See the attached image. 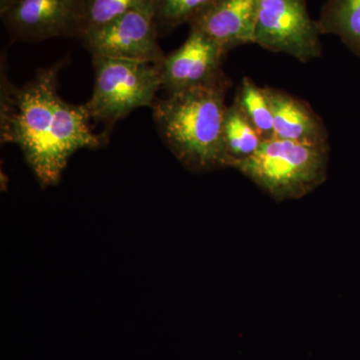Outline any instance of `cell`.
<instances>
[{"label": "cell", "mask_w": 360, "mask_h": 360, "mask_svg": "<svg viewBox=\"0 0 360 360\" xmlns=\"http://www.w3.org/2000/svg\"><path fill=\"white\" fill-rule=\"evenodd\" d=\"M63 63L40 68L22 86H15L1 65L0 135L1 141L22 151L39 184H58L71 156L80 149L106 143L105 134L90 127L86 104H72L58 94Z\"/></svg>", "instance_id": "cell-1"}, {"label": "cell", "mask_w": 360, "mask_h": 360, "mask_svg": "<svg viewBox=\"0 0 360 360\" xmlns=\"http://www.w3.org/2000/svg\"><path fill=\"white\" fill-rule=\"evenodd\" d=\"M229 85L226 78L217 84L167 94L153 105L161 139L191 172L227 167L224 125Z\"/></svg>", "instance_id": "cell-2"}, {"label": "cell", "mask_w": 360, "mask_h": 360, "mask_svg": "<svg viewBox=\"0 0 360 360\" xmlns=\"http://www.w3.org/2000/svg\"><path fill=\"white\" fill-rule=\"evenodd\" d=\"M328 146L264 139L245 160L231 163L276 201L300 200L326 179Z\"/></svg>", "instance_id": "cell-3"}, {"label": "cell", "mask_w": 360, "mask_h": 360, "mask_svg": "<svg viewBox=\"0 0 360 360\" xmlns=\"http://www.w3.org/2000/svg\"><path fill=\"white\" fill-rule=\"evenodd\" d=\"M94 84L87 101L91 120L113 125L137 108H153L161 89L160 65L92 56Z\"/></svg>", "instance_id": "cell-4"}, {"label": "cell", "mask_w": 360, "mask_h": 360, "mask_svg": "<svg viewBox=\"0 0 360 360\" xmlns=\"http://www.w3.org/2000/svg\"><path fill=\"white\" fill-rule=\"evenodd\" d=\"M319 37L304 0H257L255 44L309 63L321 56Z\"/></svg>", "instance_id": "cell-5"}, {"label": "cell", "mask_w": 360, "mask_h": 360, "mask_svg": "<svg viewBox=\"0 0 360 360\" xmlns=\"http://www.w3.org/2000/svg\"><path fill=\"white\" fill-rule=\"evenodd\" d=\"M153 7L137 9L82 37V44L92 56L144 61L161 65L165 58L158 44Z\"/></svg>", "instance_id": "cell-6"}, {"label": "cell", "mask_w": 360, "mask_h": 360, "mask_svg": "<svg viewBox=\"0 0 360 360\" xmlns=\"http://www.w3.org/2000/svg\"><path fill=\"white\" fill-rule=\"evenodd\" d=\"M1 16L11 39L20 41L82 39L86 30L84 0H18Z\"/></svg>", "instance_id": "cell-7"}, {"label": "cell", "mask_w": 360, "mask_h": 360, "mask_svg": "<svg viewBox=\"0 0 360 360\" xmlns=\"http://www.w3.org/2000/svg\"><path fill=\"white\" fill-rule=\"evenodd\" d=\"M226 54L205 33L189 26L186 41L161 63V89L172 94L226 79L222 70Z\"/></svg>", "instance_id": "cell-8"}, {"label": "cell", "mask_w": 360, "mask_h": 360, "mask_svg": "<svg viewBox=\"0 0 360 360\" xmlns=\"http://www.w3.org/2000/svg\"><path fill=\"white\" fill-rule=\"evenodd\" d=\"M257 0H219L189 26L205 33L226 53L255 44Z\"/></svg>", "instance_id": "cell-9"}, {"label": "cell", "mask_w": 360, "mask_h": 360, "mask_svg": "<svg viewBox=\"0 0 360 360\" xmlns=\"http://www.w3.org/2000/svg\"><path fill=\"white\" fill-rule=\"evenodd\" d=\"M274 116V137L314 146H328L321 118L309 104L276 89H264Z\"/></svg>", "instance_id": "cell-10"}, {"label": "cell", "mask_w": 360, "mask_h": 360, "mask_svg": "<svg viewBox=\"0 0 360 360\" xmlns=\"http://www.w3.org/2000/svg\"><path fill=\"white\" fill-rule=\"evenodd\" d=\"M321 34H335L360 56V0H328L316 21Z\"/></svg>", "instance_id": "cell-11"}, {"label": "cell", "mask_w": 360, "mask_h": 360, "mask_svg": "<svg viewBox=\"0 0 360 360\" xmlns=\"http://www.w3.org/2000/svg\"><path fill=\"white\" fill-rule=\"evenodd\" d=\"M224 132L229 158L227 167H231V163L250 158L264 141L236 101L227 106Z\"/></svg>", "instance_id": "cell-12"}, {"label": "cell", "mask_w": 360, "mask_h": 360, "mask_svg": "<svg viewBox=\"0 0 360 360\" xmlns=\"http://www.w3.org/2000/svg\"><path fill=\"white\" fill-rule=\"evenodd\" d=\"M219 0H153V15L158 33L191 25Z\"/></svg>", "instance_id": "cell-13"}, {"label": "cell", "mask_w": 360, "mask_h": 360, "mask_svg": "<svg viewBox=\"0 0 360 360\" xmlns=\"http://www.w3.org/2000/svg\"><path fill=\"white\" fill-rule=\"evenodd\" d=\"M236 103L255 125L262 139L274 137V116L264 89L245 77L236 97Z\"/></svg>", "instance_id": "cell-14"}, {"label": "cell", "mask_w": 360, "mask_h": 360, "mask_svg": "<svg viewBox=\"0 0 360 360\" xmlns=\"http://www.w3.org/2000/svg\"><path fill=\"white\" fill-rule=\"evenodd\" d=\"M86 30L99 27L137 9L153 7V0H84Z\"/></svg>", "instance_id": "cell-15"}, {"label": "cell", "mask_w": 360, "mask_h": 360, "mask_svg": "<svg viewBox=\"0 0 360 360\" xmlns=\"http://www.w3.org/2000/svg\"><path fill=\"white\" fill-rule=\"evenodd\" d=\"M16 1L18 0H0V14L4 15Z\"/></svg>", "instance_id": "cell-16"}]
</instances>
